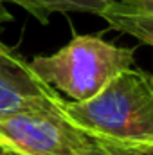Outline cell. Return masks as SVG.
<instances>
[{
	"mask_svg": "<svg viewBox=\"0 0 153 155\" xmlns=\"http://www.w3.org/2000/svg\"><path fill=\"white\" fill-rule=\"evenodd\" d=\"M65 114L101 141L153 143V74L128 69L86 101H65Z\"/></svg>",
	"mask_w": 153,
	"mask_h": 155,
	"instance_id": "6da1fadb",
	"label": "cell"
},
{
	"mask_svg": "<svg viewBox=\"0 0 153 155\" xmlns=\"http://www.w3.org/2000/svg\"><path fill=\"white\" fill-rule=\"evenodd\" d=\"M133 63L135 49L119 47L96 35H76L60 51L36 56L29 65L40 79L72 101H86Z\"/></svg>",
	"mask_w": 153,
	"mask_h": 155,
	"instance_id": "7a4b0ae2",
	"label": "cell"
},
{
	"mask_svg": "<svg viewBox=\"0 0 153 155\" xmlns=\"http://www.w3.org/2000/svg\"><path fill=\"white\" fill-rule=\"evenodd\" d=\"M0 143L18 155H103L94 135L65 110H31L0 117Z\"/></svg>",
	"mask_w": 153,
	"mask_h": 155,
	"instance_id": "3957f363",
	"label": "cell"
},
{
	"mask_svg": "<svg viewBox=\"0 0 153 155\" xmlns=\"http://www.w3.org/2000/svg\"><path fill=\"white\" fill-rule=\"evenodd\" d=\"M65 99L31 65L0 41V117L31 110H65Z\"/></svg>",
	"mask_w": 153,
	"mask_h": 155,
	"instance_id": "277c9868",
	"label": "cell"
},
{
	"mask_svg": "<svg viewBox=\"0 0 153 155\" xmlns=\"http://www.w3.org/2000/svg\"><path fill=\"white\" fill-rule=\"evenodd\" d=\"M0 2L20 5L41 24H49V18L54 13H90L101 16V13L112 4V0H0Z\"/></svg>",
	"mask_w": 153,
	"mask_h": 155,
	"instance_id": "5b68a950",
	"label": "cell"
},
{
	"mask_svg": "<svg viewBox=\"0 0 153 155\" xmlns=\"http://www.w3.org/2000/svg\"><path fill=\"white\" fill-rule=\"evenodd\" d=\"M101 18L106 20V24L124 35H130L139 41L153 47V15H142L124 9L122 5L112 2L103 13Z\"/></svg>",
	"mask_w": 153,
	"mask_h": 155,
	"instance_id": "8992f818",
	"label": "cell"
},
{
	"mask_svg": "<svg viewBox=\"0 0 153 155\" xmlns=\"http://www.w3.org/2000/svg\"><path fill=\"white\" fill-rule=\"evenodd\" d=\"M103 155H153V143H141V144H121L97 139Z\"/></svg>",
	"mask_w": 153,
	"mask_h": 155,
	"instance_id": "52a82bcc",
	"label": "cell"
},
{
	"mask_svg": "<svg viewBox=\"0 0 153 155\" xmlns=\"http://www.w3.org/2000/svg\"><path fill=\"white\" fill-rule=\"evenodd\" d=\"M112 2L122 5L128 11H133V13L153 15V0H112Z\"/></svg>",
	"mask_w": 153,
	"mask_h": 155,
	"instance_id": "ba28073f",
	"label": "cell"
},
{
	"mask_svg": "<svg viewBox=\"0 0 153 155\" xmlns=\"http://www.w3.org/2000/svg\"><path fill=\"white\" fill-rule=\"evenodd\" d=\"M11 20H13V15L7 11V7L4 5V2H0V27H2L4 24L11 22Z\"/></svg>",
	"mask_w": 153,
	"mask_h": 155,
	"instance_id": "9c48e42d",
	"label": "cell"
},
{
	"mask_svg": "<svg viewBox=\"0 0 153 155\" xmlns=\"http://www.w3.org/2000/svg\"><path fill=\"white\" fill-rule=\"evenodd\" d=\"M0 155H18V153H15L11 148H7L5 144H2V143H0Z\"/></svg>",
	"mask_w": 153,
	"mask_h": 155,
	"instance_id": "30bf717a",
	"label": "cell"
}]
</instances>
